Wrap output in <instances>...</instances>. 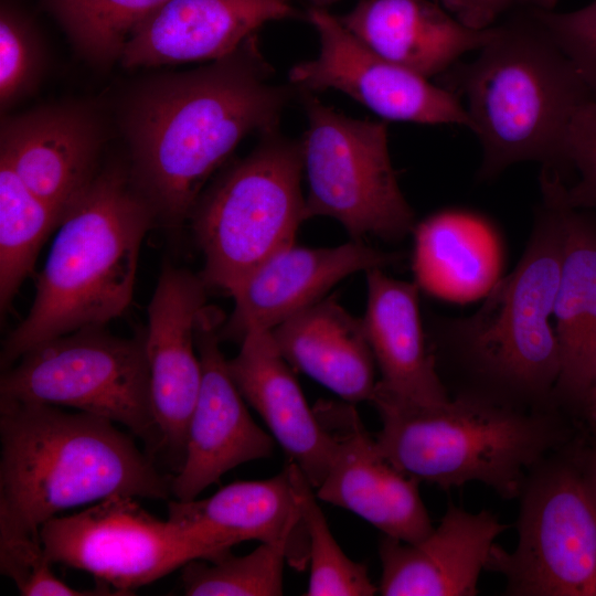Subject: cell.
I'll return each instance as SVG.
<instances>
[{"label": "cell", "mask_w": 596, "mask_h": 596, "mask_svg": "<svg viewBox=\"0 0 596 596\" xmlns=\"http://www.w3.org/2000/svg\"><path fill=\"white\" fill-rule=\"evenodd\" d=\"M454 66L447 88L466 99L482 179L522 161L564 167L568 126L594 96L533 7L493 24L477 57Z\"/></svg>", "instance_id": "4"}, {"label": "cell", "mask_w": 596, "mask_h": 596, "mask_svg": "<svg viewBox=\"0 0 596 596\" xmlns=\"http://www.w3.org/2000/svg\"><path fill=\"white\" fill-rule=\"evenodd\" d=\"M499 10L504 7V4L512 2H520L526 7H538L543 9H552L555 3V0H494Z\"/></svg>", "instance_id": "38"}, {"label": "cell", "mask_w": 596, "mask_h": 596, "mask_svg": "<svg viewBox=\"0 0 596 596\" xmlns=\"http://www.w3.org/2000/svg\"><path fill=\"white\" fill-rule=\"evenodd\" d=\"M223 316L205 306L196 320L195 344L202 381L187 437L185 457L171 480V496L190 501L233 468L272 456L274 438L252 418L220 349Z\"/></svg>", "instance_id": "13"}, {"label": "cell", "mask_w": 596, "mask_h": 596, "mask_svg": "<svg viewBox=\"0 0 596 596\" xmlns=\"http://www.w3.org/2000/svg\"><path fill=\"white\" fill-rule=\"evenodd\" d=\"M104 128L97 114L67 103L1 120L0 157L62 217L99 171Z\"/></svg>", "instance_id": "16"}, {"label": "cell", "mask_w": 596, "mask_h": 596, "mask_svg": "<svg viewBox=\"0 0 596 596\" xmlns=\"http://www.w3.org/2000/svg\"><path fill=\"white\" fill-rule=\"evenodd\" d=\"M553 316L561 355L553 401L582 421L596 393V224L571 205Z\"/></svg>", "instance_id": "23"}, {"label": "cell", "mask_w": 596, "mask_h": 596, "mask_svg": "<svg viewBox=\"0 0 596 596\" xmlns=\"http://www.w3.org/2000/svg\"><path fill=\"white\" fill-rule=\"evenodd\" d=\"M366 289L362 321L381 374L372 398L422 406L448 402L451 397L426 347L417 284L372 268L366 270Z\"/></svg>", "instance_id": "21"}, {"label": "cell", "mask_w": 596, "mask_h": 596, "mask_svg": "<svg viewBox=\"0 0 596 596\" xmlns=\"http://www.w3.org/2000/svg\"><path fill=\"white\" fill-rule=\"evenodd\" d=\"M52 564L39 533L0 513V571L14 583L21 595H127L100 582L89 589L71 587L54 574Z\"/></svg>", "instance_id": "31"}, {"label": "cell", "mask_w": 596, "mask_h": 596, "mask_svg": "<svg viewBox=\"0 0 596 596\" xmlns=\"http://www.w3.org/2000/svg\"><path fill=\"white\" fill-rule=\"evenodd\" d=\"M168 519L238 543L256 540L283 547L297 570L309 560L307 531L286 467L268 479L232 482L201 500L174 499L168 504Z\"/></svg>", "instance_id": "25"}, {"label": "cell", "mask_w": 596, "mask_h": 596, "mask_svg": "<svg viewBox=\"0 0 596 596\" xmlns=\"http://www.w3.org/2000/svg\"><path fill=\"white\" fill-rule=\"evenodd\" d=\"M0 398L68 406L127 427L153 458L162 437L151 403L145 332L88 326L45 341L3 370Z\"/></svg>", "instance_id": "9"}, {"label": "cell", "mask_w": 596, "mask_h": 596, "mask_svg": "<svg viewBox=\"0 0 596 596\" xmlns=\"http://www.w3.org/2000/svg\"><path fill=\"white\" fill-rule=\"evenodd\" d=\"M0 513L26 530L114 494L168 499L171 480L114 422L0 398Z\"/></svg>", "instance_id": "3"}, {"label": "cell", "mask_w": 596, "mask_h": 596, "mask_svg": "<svg viewBox=\"0 0 596 596\" xmlns=\"http://www.w3.org/2000/svg\"><path fill=\"white\" fill-rule=\"evenodd\" d=\"M200 275L162 266L147 308L145 331L152 411L161 433V453L177 473L185 457L188 428L202 381L195 327L206 306Z\"/></svg>", "instance_id": "15"}, {"label": "cell", "mask_w": 596, "mask_h": 596, "mask_svg": "<svg viewBox=\"0 0 596 596\" xmlns=\"http://www.w3.org/2000/svg\"><path fill=\"white\" fill-rule=\"evenodd\" d=\"M169 0H44L76 51L91 64L110 66L149 15Z\"/></svg>", "instance_id": "28"}, {"label": "cell", "mask_w": 596, "mask_h": 596, "mask_svg": "<svg viewBox=\"0 0 596 596\" xmlns=\"http://www.w3.org/2000/svg\"><path fill=\"white\" fill-rule=\"evenodd\" d=\"M290 0H169L128 39V68L215 61L235 51L262 25L298 17Z\"/></svg>", "instance_id": "19"}, {"label": "cell", "mask_w": 596, "mask_h": 596, "mask_svg": "<svg viewBox=\"0 0 596 596\" xmlns=\"http://www.w3.org/2000/svg\"><path fill=\"white\" fill-rule=\"evenodd\" d=\"M413 234L415 283L429 295L469 302L485 298L501 278V244L483 216L441 210L416 224Z\"/></svg>", "instance_id": "26"}, {"label": "cell", "mask_w": 596, "mask_h": 596, "mask_svg": "<svg viewBox=\"0 0 596 596\" xmlns=\"http://www.w3.org/2000/svg\"><path fill=\"white\" fill-rule=\"evenodd\" d=\"M509 528L489 510L469 512L449 502L422 540L383 535L379 544L383 596H475L497 538Z\"/></svg>", "instance_id": "18"}, {"label": "cell", "mask_w": 596, "mask_h": 596, "mask_svg": "<svg viewBox=\"0 0 596 596\" xmlns=\"http://www.w3.org/2000/svg\"><path fill=\"white\" fill-rule=\"evenodd\" d=\"M307 18L319 35L320 51L289 72L301 93L336 89L384 120L471 129L465 105L449 88L379 55L324 8L310 7Z\"/></svg>", "instance_id": "12"}, {"label": "cell", "mask_w": 596, "mask_h": 596, "mask_svg": "<svg viewBox=\"0 0 596 596\" xmlns=\"http://www.w3.org/2000/svg\"><path fill=\"white\" fill-rule=\"evenodd\" d=\"M156 221L129 164L99 169L58 225L30 311L3 341L2 370L45 341L121 316Z\"/></svg>", "instance_id": "2"}, {"label": "cell", "mask_w": 596, "mask_h": 596, "mask_svg": "<svg viewBox=\"0 0 596 596\" xmlns=\"http://www.w3.org/2000/svg\"><path fill=\"white\" fill-rule=\"evenodd\" d=\"M44 50L30 19L2 4L0 11V105L11 107L32 94L44 70Z\"/></svg>", "instance_id": "32"}, {"label": "cell", "mask_w": 596, "mask_h": 596, "mask_svg": "<svg viewBox=\"0 0 596 596\" xmlns=\"http://www.w3.org/2000/svg\"><path fill=\"white\" fill-rule=\"evenodd\" d=\"M294 492L305 523L309 544L308 596H372L379 592L365 565L345 555L333 538L317 502L315 488L300 468L288 460Z\"/></svg>", "instance_id": "29"}, {"label": "cell", "mask_w": 596, "mask_h": 596, "mask_svg": "<svg viewBox=\"0 0 596 596\" xmlns=\"http://www.w3.org/2000/svg\"><path fill=\"white\" fill-rule=\"evenodd\" d=\"M337 1L339 0H310V2L312 3V7L324 8V9L336 3Z\"/></svg>", "instance_id": "39"}, {"label": "cell", "mask_w": 596, "mask_h": 596, "mask_svg": "<svg viewBox=\"0 0 596 596\" xmlns=\"http://www.w3.org/2000/svg\"><path fill=\"white\" fill-rule=\"evenodd\" d=\"M400 258L398 253L376 249L363 240L318 248L294 243L264 262L232 292L234 308L220 327V338L242 342L251 330L270 331L324 298L349 275L384 268Z\"/></svg>", "instance_id": "17"}, {"label": "cell", "mask_w": 596, "mask_h": 596, "mask_svg": "<svg viewBox=\"0 0 596 596\" xmlns=\"http://www.w3.org/2000/svg\"><path fill=\"white\" fill-rule=\"evenodd\" d=\"M578 436L529 475L519 498L518 543L494 545L487 571L511 596H596V493Z\"/></svg>", "instance_id": "8"}, {"label": "cell", "mask_w": 596, "mask_h": 596, "mask_svg": "<svg viewBox=\"0 0 596 596\" xmlns=\"http://www.w3.org/2000/svg\"><path fill=\"white\" fill-rule=\"evenodd\" d=\"M62 215L38 198L0 157V309L3 316Z\"/></svg>", "instance_id": "27"}, {"label": "cell", "mask_w": 596, "mask_h": 596, "mask_svg": "<svg viewBox=\"0 0 596 596\" xmlns=\"http://www.w3.org/2000/svg\"><path fill=\"white\" fill-rule=\"evenodd\" d=\"M302 100L306 220L334 219L352 240L398 241L413 232L415 215L391 162L386 123L348 117L312 93H304Z\"/></svg>", "instance_id": "10"}, {"label": "cell", "mask_w": 596, "mask_h": 596, "mask_svg": "<svg viewBox=\"0 0 596 596\" xmlns=\"http://www.w3.org/2000/svg\"><path fill=\"white\" fill-rule=\"evenodd\" d=\"M564 166L578 172V180L565 187V200L577 210H596V97L576 110L564 145Z\"/></svg>", "instance_id": "34"}, {"label": "cell", "mask_w": 596, "mask_h": 596, "mask_svg": "<svg viewBox=\"0 0 596 596\" xmlns=\"http://www.w3.org/2000/svg\"><path fill=\"white\" fill-rule=\"evenodd\" d=\"M371 402L382 422L375 437L381 454L441 489L480 482L518 498L531 471L579 436L560 407L524 408L470 391L429 406Z\"/></svg>", "instance_id": "5"}, {"label": "cell", "mask_w": 596, "mask_h": 596, "mask_svg": "<svg viewBox=\"0 0 596 596\" xmlns=\"http://www.w3.org/2000/svg\"><path fill=\"white\" fill-rule=\"evenodd\" d=\"M273 77L253 34L206 66L149 78L129 95L121 117L129 168L157 221L179 228L240 141L277 129L291 89Z\"/></svg>", "instance_id": "1"}, {"label": "cell", "mask_w": 596, "mask_h": 596, "mask_svg": "<svg viewBox=\"0 0 596 596\" xmlns=\"http://www.w3.org/2000/svg\"><path fill=\"white\" fill-rule=\"evenodd\" d=\"M581 453L586 473L596 493V439L589 435L587 439L582 437Z\"/></svg>", "instance_id": "36"}, {"label": "cell", "mask_w": 596, "mask_h": 596, "mask_svg": "<svg viewBox=\"0 0 596 596\" xmlns=\"http://www.w3.org/2000/svg\"><path fill=\"white\" fill-rule=\"evenodd\" d=\"M533 9L596 97V1L571 12Z\"/></svg>", "instance_id": "33"}, {"label": "cell", "mask_w": 596, "mask_h": 596, "mask_svg": "<svg viewBox=\"0 0 596 596\" xmlns=\"http://www.w3.org/2000/svg\"><path fill=\"white\" fill-rule=\"evenodd\" d=\"M53 564L89 573L124 592L150 584L193 560H210L237 542L201 526L160 520L135 497L114 494L39 531Z\"/></svg>", "instance_id": "11"}, {"label": "cell", "mask_w": 596, "mask_h": 596, "mask_svg": "<svg viewBox=\"0 0 596 596\" xmlns=\"http://www.w3.org/2000/svg\"><path fill=\"white\" fill-rule=\"evenodd\" d=\"M587 435L596 439V398L588 405L582 421Z\"/></svg>", "instance_id": "37"}, {"label": "cell", "mask_w": 596, "mask_h": 596, "mask_svg": "<svg viewBox=\"0 0 596 596\" xmlns=\"http://www.w3.org/2000/svg\"><path fill=\"white\" fill-rule=\"evenodd\" d=\"M283 547L260 543L245 555L231 550L210 558L193 560L182 567L181 583L188 596H278L283 595Z\"/></svg>", "instance_id": "30"}, {"label": "cell", "mask_w": 596, "mask_h": 596, "mask_svg": "<svg viewBox=\"0 0 596 596\" xmlns=\"http://www.w3.org/2000/svg\"><path fill=\"white\" fill-rule=\"evenodd\" d=\"M595 398H596V393H595L593 400L590 401V403H592ZM590 403H589V404H590ZM587 407H588V406H587ZM586 409H587V408H586Z\"/></svg>", "instance_id": "40"}, {"label": "cell", "mask_w": 596, "mask_h": 596, "mask_svg": "<svg viewBox=\"0 0 596 596\" xmlns=\"http://www.w3.org/2000/svg\"><path fill=\"white\" fill-rule=\"evenodd\" d=\"M300 140L278 128L228 167L199 198L192 230L206 287L230 295L264 262L295 243L306 221Z\"/></svg>", "instance_id": "7"}, {"label": "cell", "mask_w": 596, "mask_h": 596, "mask_svg": "<svg viewBox=\"0 0 596 596\" xmlns=\"http://www.w3.org/2000/svg\"><path fill=\"white\" fill-rule=\"evenodd\" d=\"M227 369L244 400L263 418L289 460L318 488L330 468L336 441L308 405L270 331L247 332L237 355L227 360Z\"/></svg>", "instance_id": "20"}, {"label": "cell", "mask_w": 596, "mask_h": 596, "mask_svg": "<svg viewBox=\"0 0 596 596\" xmlns=\"http://www.w3.org/2000/svg\"><path fill=\"white\" fill-rule=\"evenodd\" d=\"M341 23L379 55L426 78L448 72L490 39L429 0H360Z\"/></svg>", "instance_id": "22"}, {"label": "cell", "mask_w": 596, "mask_h": 596, "mask_svg": "<svg viewBox=\"0 0 596 596\" xmlns=\"http://www.w3.org/2000/svg\"><path fill=\"white\" fill-rule=\"evenodd\" d=\"M453 6L459 4L462 11L460 20L475 28L492 25L489 20L499 11L494 0H448Z\"/></svg>", "instance_id": "35"}, {"label": "cell", "mask_w": 596, "mask_h": 596, "mask_svg": "<svg viewBox=\"0 0 596 596\" xmlns=\"http://www.w3.org/2000/svg\"><path fill=\"white\" fill-rule=\"evenodd\" d=\"M273 340L295 370L349 403L371 401L377 381L375 360L362 318L324 297L270 330Z\"/></svg>", "instance_id": "24"}, {"label": "cell", "mask_w": 596, "mask_h": 596, "mask_svg": "<svg viewBox=\"0 0 596 596\" xmlns=\"http://www.w3.org/2000/svg\"><path fill=\"white\" fill-rule=\"evenodd\" d=\"M542 204L515 268L472 316L451 324L455 349L482 386L479 394L524 408L553 407L561 355L552 327L565 245V185L543 170Z\"/></svg>", "instance_id": "6"}, {"label": "cell", "mask_w": 596, "mask_h": 596, "mask_svg": "<svg viewBox=\"0 0 596 596\" xmlns=\"http://www.w3.org/2000/svg\"><path fill=\"white\" fill-rule=\"evenodd\" d=\"M313 409L336 441L317 498L353 512L385 536L409 543L425 538L434 525L421 482L381 454L352 403L320 401Z\"/></svg>", "instance_id": "14"}]
</instances>
